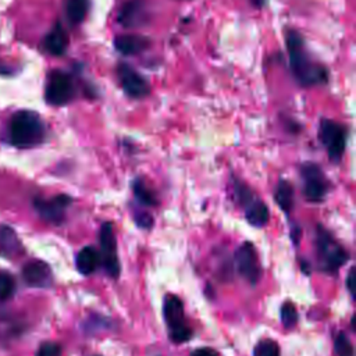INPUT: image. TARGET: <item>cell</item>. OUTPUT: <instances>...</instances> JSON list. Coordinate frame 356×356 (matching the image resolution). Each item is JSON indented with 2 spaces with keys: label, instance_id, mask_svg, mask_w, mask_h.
<instances>
[{
  "label": "cell",
  "instance_id": "cell-1",
  "mask_svg": "<svg viewBox=\"0 0 356 356\" xmlns=\"http://www.w3.org/2000/svg\"><path fill=\"white\" fill-rule=\"evenodd\" d=\"M285 46L289 70L298 85L302 88H313L328 83V68L312 56L299 31L293 28L285 31Z\"/></svg>",
  "mask_w": 356,
  "mask_h": 356
},
{
  "label": "cell",
  "instance_id": "cell-2",
  "mask_svg": "<svg viewBox=\"0 0 356 356\" xmlns=\"http://www.w3.org/2000/svg\"><path fill=\"white\" fill-rule=\"evenodd\" d=\"M46 138V125L42 117L29 110L17 111L8 124V142L18 149L39 146Z\"/></svg>",
  "mask_w": 356,
  "mask_h": 356
},
{
  "label": "cell",
  "instance_id": "cell-3",
  "mask_svg": "<svg viewBox=\"0 0 356 356\" xmlns=\"http://www.w3.org/2000/svg\"><path fill=\"white\" fill-rule=\"evenodd\" d=\"M317 138L320 143L325 147L330 161L339 164L346 150L348 128L338 121L321 117L318 121Z\"/></svg>",
  "mask_w": 356,
  "mask_h": 356
},
{
  "label": "cell",
  "instance_id": "cell-4",
  "mask_svg": "<svg viewBox=\"0 0 356 356\" xmlns=\"http://www.w3.org/2000/svg\"><path fill=\"white\" fill-rule=\"evenodd\" d=\"M317 259L318 266L325 273H337L349 259L348 252L337 242V239L323 225H317Z\"/></svg>",
  "mask_w": 356,
  "mask_h": 356
},
{
  "label": "cell",
  "instance_id": "cell-5",
  "mask_svg": "<svg viewBox=\"0 0 356 356\" xmlns=\"http://www.w3.org/2000/svg\"><path fill=\"white\" fill-rule=\"evenodd\" d=\"M78 95L75 78L63 70L49 72L44 86V99L51 106H65Z\"/></svg>",
  "mask_w": 356,
  "mask_h": 356
},
{
  "label": "cell",
  "instance_id": "cell-6",
  "mask_svg": "<svg viewBox=\"0 0 356 356\" xmlns=\"http://www.w3.org/2000/svg\"><path fill=\"white\" fill-rule=\"evenodd\" d=\"M299 177L302 178V191L306 200L312 203H321L330 192V181L323 168L314 161H305L299 167Z\"/></svg>",
  "mask_w": 356,
  "mask_h": 356
},
{
  "label": "cell",
  "instance_id": "cell-7",
  "mask_svg": "<svg viewBox=\"0 0 356 356\" xmlns=\"http://www.w3.org/2000/svg\"><path fill=\"white\" fill-rule=\"evenodd\" d=\"M163 314L168 328L170 339L175 343H182L191 339L192 330L185 323L184 314V305L178 296L168 295L164 299L163 305Z\"/></svg>",
  "mask_w": 356,
  "mask_h": 356
},
{
  "label": "cell",
  "instance_id": "cell-8",
  "mask_svg": "<svg viewBox=\"0 0 356 356\" xmlns=\"http://www.w3.org/2000/svg\"><path fill=\"white\" fill-rule=\"evenodd\" d=\"M117 81L124 93L131 99H143L150 93V83L136 68L125 61H120L115 67Z\"/></svg>",
  "mask_w": 356,
  "mask_h": 356
},
{
  "label": "cell",
  "instance_id": "cell-9",
  "mask_svg": "<svg viewBox=\"0 0 356 356\" xmlns=\"http://www.w3.org/2000/svg\"><path fill=\"white\" fill-rule=\"evenodd\" d=\"M99 243H100V261L106 273L111 278H117L121 271L118 254H117V239L114 232V225L110 221L102 224L99 229Z\"/></svg>",
  "mask_w": 356,
  "mask_h": 356
},
{
  "label": "cell",
  "instance_id": "cell-10",
  "mask_svg": "<svg viewBox=\"0 0 356 356\" xmlns=\"http://www.w3.org/2000/svg\"><path fill=\"white\" fill-rule=\"evenodd\" d=\"M71 203L72 197L70 195L60 193L50 199L36 197L33 200V207L44 221L58 225L65 220V211Z\"/></svg>",
  "mask_w": 356,
  "mask_h": 356
},
{
  "label": "cell",
  "instance_id": "cell-11",
  "mask_svg": "<svg viewBox=\"0 0 356 356\" xmlns=\"http://www.w3.org/2000/svg\"><path fill=\"white\" fill-rule=\"evenodd\" d=\"M152 18L147 0H125L117 14V21L127 29L140 28Z\"/></svg>",
  "mask_w": 356,
  "mask_h": 356
},
{
  "label": "cell",
  "instance_id": "cell-12",
  "mask_svg": "<svg viewBox=\"0 0 356 356\" xmlns=\"http://www.w3.org/2000/svg\"><path fill=\"white\" fill-rule=\"evenodd\" d=\"M236 270L242 278L254 285L261 274L257 252L250 242H243L235 252Z\"/></svg>",
  "mask_w": 356,
  "mask_h": 356
},
{
  "label": "cell",
  "instance_id": "cell-13",
  "mask_svg": "<svg viewBox=\"0 0 356 356\" xmlns=\"http://www.w3.org/2000/svg\"><path fill=\"white\" fill-rule=\"evenodd\" d=\"M24 281L33 288H49L53 284V273L47 263L31 260L22 268Z\"/></svg>",
  "mask_w": 356,
  "mask_h": 356
},
{
  "label": "cell",
  "instance_id": "cell-14",
  "mask_svg": "<svg viewBox=\"0 0 356 356\" xmlns=\"http://www.w3.org/2000/svg\"><path fill=\"white\" fill-rule=\"evenodd\" d=\"M152 46V42L147 36L127 33L118 35L114 39V49L122 56H136L146 51Z\"/></svg>",
  "mask_w": 356,
  "mask_h": 356
},
{
  "label": "cell",
  "instance_id": "cell-15",
  "mask_svg": "<svg viewBox=\"0 0 356 356\" xmlns=\"http://www.w3.org/2000/svg\"><path fill=\"white\" fill-rule=\"evenodd\" d=\"M68 44H70L68 33L61 25V22H56L54 26L43 39V49L46 50V53L57 57L65 54Z\"/></svg>",
  "mask_w": 356,
  "mask_h": 356
},
{
  "label": "cell",
  "instance_id": "cell-16",
  "mask_svg": "<svg viewBox=\"0 0 356 356\" xmlns=\"http://www.w3.org/2000/svg\"><path fill=\"white\" fill-rule=\"evenodd\" d=\"M22 250V245L15 234V231L8 225H0V256L6 259H13L18 256Z\"/></svg>",
  "mask_w": 356,
  "mask_h": 356
},
{
  "label": "cell",
  "instance_id": "cell-17",
  "mask_svg": "<svg viewBox=\"0 0 356 356\" xmlns=\"http://www.w3.org/2000/svg\"><path fill=\"white\" fill-rule=\"evenodd\" d=\"M274 200L285 214H289L292 211L295 192H293V186L289 181L280 179L277 182L275 189H274Z\"/></svg>",
  "mask_w": 356,
  "mask_h": 356
},
{
  "label": "cell",
  "instance_id": "cell-18",
  "mask_svg": "<svg viewBox=\"0 0 356 356\" xmlns=\"http://www.w3.org/2000/svg\"><path fill=\"white\" fill-rule=\"evenodd\" d=\"M99 261H100V256H99V252L93 248V246H85L82 248L78 254H76V259H75V264H76V268L81 274L83 275H89L92 274L97 266H99Z\"/></svg>",
  "mask_w": 356,
  "mask_h": 356
},
{
  "label": "cell",
  "instance_id": "cell-19",
  "mask_svg": "<svg viewBox=\"0 0 356 356\" xmlns=\"http://www.w3.org/2000/svg\"><path fill=\"white\" fill-rule=\"evenodd\" d=\"M131 188H132V193H134L138 203H140L142 206H146V207L157 206V203H159L157 196H156L154 191L145 182L143 178L136 177L132 181Z\"/></svg>",
  "mask_w": 356,
  "mask_h": 356
},
{
  "label": "cell",
  "instance_id": "cell-20",
  "mask_svg": "<svg viewBox=\"0 0 356 356\" xmlns=\"http://www.w3.org/2000/svg\"><path fill=\"white\" fill-rule=\"evenodd\" d=\"M90 7V0H67L65 15L71 25H79L85 21Z\"/></svg>",
  "mask_w": 356,
  "mask_h": 356
},
{
  "label": "cell",
  "instance_id": "cell-21",
  "mask_svg": "<svg viewBox=\"0 0 356 356\" xmlns=\"http://www.w3.org/2000/svg\"><path fill=\"white\" fill-rule=\"evenodd\" d=\"M245 218L248 220V222L253 227L261 228L264 227L268 220H270V209L267 207V204L260 199L257 200L250 209H248L245 211Z\"/></svg>",
  "mask_w": 356,
  "mask_h": 356
},
{
  "label": "cell",
  "instance_id": "cell-22",
  "mask_svg": "<svg viewBox=\"0 0 356 356\" xmlns=\"http://www.w3.org/2000/svg\"><path fill=\"white\" fill-rule=\"evenodd\" d=\"M15 292V281L11 274L0 271V300L10 299Z\"/></svg>",
  "mask_w": 356,
  "mask_h": 356
},
{
  "label": "cell",
  "instance_id": "cell-23",
  "mask_svg": "<svg viewBox=\"0 0 356 356\" xmlns=\"http://www.w3.org/2000/svg\"><path fill=\"white\" fill-rule=\"evenodd\" d=\"M337 356H355L353 345L345 332H339L334 342Z\"/></svg>",
  "mask_w": 356,
  "mask_h": 356
},
{
  "label": "cell",
  "instance_id": "cell-24",
  "mask_svg": "<svg viewBox=\"0 0 356 356\" xmlns=\"http://www.w3.org/2000/svg\"><path fill=\"white\" fill-rule=\"evenodd\" d=\"M253 356H280V346L271 339H263L256 345Z\"/></svg>",
  "mask_w": 356,
  "mask_h": 356
},
{
  "label": "cell",
  "instance_id": "cell-25",
  "mask_svg": "<svg viewBox=\"0 0 356 356\" xmlns=\"http://www.w3.org/2000/svg\"><path fill=\"white\" fill-rule=\"evenodd\" d=\"M281 321L286 328H292L298 321V313L291 302H285L281 307Z\"/></svg>",
  "mask_w": 356,
  "mask_h": 356
},
{
  "label": "cell",
  "instance_id": "cell-26",
  "mask_svg": "<svg viewBox=\"0 0 356 356\" xmlns=\"http://www.w3.org/2000/svg\"><path fill=\"white\" fill-rule=\"evenodd\" d=\"M36 356H61V348L56 342H43L39 346Z\"/></svg>",
  "mask_w": 356,
  "mask_h": 356
},
{
  "label": "cell",
  "instance_id": "cell-27",
  "mask_svg": "<svg viewBox=\"0 0 356 356\" xmlns=\"http://www.w3.org/2000/svg\"><path fill=\"white\" fill-rule=\"evenodd\" d=\"M134 220H135V224L139 227V228H143V229H150L153 227V217L146 213V211H140V210H135L134 211Z\"/></svg>",
  "mask_w": 356,
  "mask_h": 356
},
{
  "label": "cell",
  "instance_id": "cell-28",
  "mask_svg": "<svg viewBox=\"0 0 356 356\" xmlns=\"http://www.w3.org/2000/svg\"><path fill=\"white\" fill-rule=\"evenodd\" d=\"M355 267H352L348 273V278H346V286H348V291L350 292L352 298H353V292H355Z\"/></svg>",
  "mask_w": 356,
  "mask_h": 356
},
{
  "label": "cell",
  "instance_id": "cell-29",
  "mask_svg": "<svg viewBox=\"0 0 356 356\" xmlns=\"http://www.w3.org/2000/svg\"><path fill=\"white\" fill-rule=\"evenodd\" d=\"M191 356H220V355L210 348H200V349H196Z\"/></svg>",
  "mask_w": 356,
  "mask_h": 356
},
{
  "label": "cell",
  "instance_id": "cell-30",
  "mask_svg": "<svg viewBox=\"0 0 356 356\" xmlns=\"http://www.w3.org/2000/svg\"><path fill=\"white\" fill-rule=\"evenodd\" d=\"M266 1H267V0H250L252 6L256 7V8H263V7L266 6Z\"/></svg>",
  "mask_w": 356,
  "mask_h": 356
},
{
  "label": "cell",
  "instance_id": "cell-31",
  "mask_svg": "<svg viewBox=\"0 0 356 356\" xmlns=\"http://www.w3.org/2000/svg\"><path fill=\"white\" fill-rule=\"evenodd\" d=\"M93 356H99V355H93Z\"/></svg>",
  "mask_w": 356,
  "mask_h": 356
}]
</instances>
